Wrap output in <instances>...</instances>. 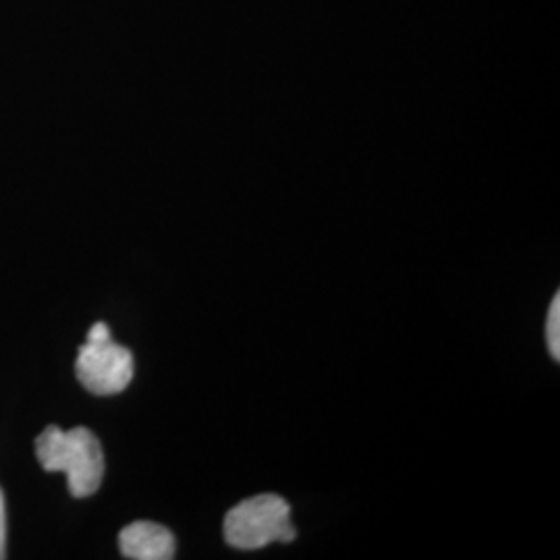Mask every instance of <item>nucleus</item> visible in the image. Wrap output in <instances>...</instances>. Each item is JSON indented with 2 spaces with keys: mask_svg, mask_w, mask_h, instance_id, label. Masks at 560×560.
<instances>
[{
  "mask_svg": "<svg viewBox=\"0 0 560 560\" xmlns=\"http://www.w3.org/2000/svg\"><path fill=\"white\" fill-rule=\"evenodd\" d=\"M36 457L48 474H65L73 499H88L98 492L104 478V453L96 434L88 428L60 430L44 428L36 439Z\"/></svg>",
  "mask_w": 560,
  "mask_h": 560,
  "instance_id": "1",
  "label": "nucleus"
},
{
  "mask_svg": "<svg viewBox=\"0 0 560 560\" xmlns=\"http://www.w3.org/2000/svg\"><path fill=\"white\" fill-rule=\"evenodd\" d=\"M224 540L237 550H260L275 541L295 540L291 506L277 494L240 502L224 517Z\"/></svg>",
  "mask_w": 560,
  "mask_h": 560,
  "instance_id": "2",
  "label": "nucleus"
},
{
  "mask_svg": "<svg viewBox=\"0 0 560 560\" xmlns=\"http://www.w3.org/2000/svg\"><path fill=\"white\" fill-rule=\"evenodd\" d=\"M136 363L127 347L117 342H88L81 345L75 374L81 386L96 397H113L122 393L133 381Z\"/></svg>",
  "mask_w": 560,
  "mask_h": 560,
  "instance_id": "3",
  "label": "nucleus"
},
{
  "mask_svg": "<svg viewBox=\"0 0 560 560\" xmlns=\"http://www.w3.org/2000/svg\"><path fill=\"white\" fill-rule=\"evenodd\" d=\"M120 555L133 560H171L175 557V536L154 521H136L119 534Z\"/></svg>",
  "mask_w": 560,
  "mask_h": 560,
  "instance_id": "4",
  "label": "nucleus"
},
{
  "mask_svg": "<svg viewBox=\"0 0 560 560\" xmlns=\"http://www.w3.org/2000/svg\"><path fill=\"white\" fill-rule=\"evenodd\" d=\"M546 340L548 349L555 361L560 360V295L557 293L555 300L550 303L548 310V320H546Z\"/></svg>",
  "mask_w": 560,
  "mask_h": 560,
  "instance_id": "5",
  "label": "nucleus"
},
{
  "mask_svg": "<svg viewBox=\"0 0 560 560\" xmlns=\"http://www.w3.org/2000/svg\"><path fill=\"white\" fill-rule=\"evenodd\" d=\"M104 340H110V328L104 322H96L88 332V342H104Z\"/></svg>",
  "mask_w": 560,
  "mask_h": 560,
  "instance_id": "6",
  "label": "nucleus"
},
{
  "mask_svg": "<svg viewBox=\"0 0 560 560\" xmlns=\"http://www.w3.org/2000/svg\"><path fill=\"white\" fill-rule=\"evenodd\" d=\"M4 546H7V513H4V497L0 490V559H4Z\"/></svg>",
  "mask_w": 560,
  "mask_h": 560,
  "instance_id": "7",
  "label": "nucleus"
}]
</instances>
